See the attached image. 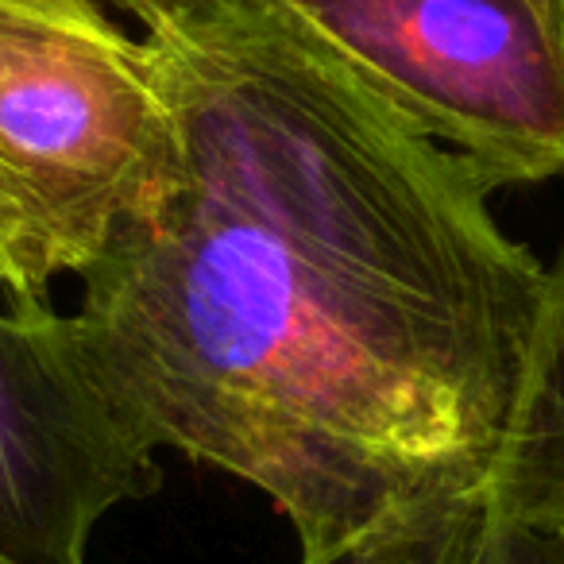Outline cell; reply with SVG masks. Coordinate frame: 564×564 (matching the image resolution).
<instances>
[{"instance_id": "2", "label": "cell", "mask_w": 564, "mask_h": 564, "mask_svg": "<svg viewBox=\"0 0 564 564\" xmlns=\"http://www.w3.org/2000/svg\"><path fill=\"white\" fill-rule=\"evenodd\" d=\"M174 166L155 51L105 0H0V291L47 310L151 213Z\"/></svg>"}, {"instance_id": "1", "label": "cell", "mask_w": 564, "mask_h": 564, "mask_svg": "<svg viewBox=\"0 0 564 564\" xmlns=\"http://www.w3.org/2000/svg\"><path fill=\"white\" fill-rule=\"evenodd\" d=\"M174 166L82 274L78 329L155 453L251 484L302 561L487 484L549 267L274 0H117Z\"/></svg>"}, {"instance_id": "5", "label": "cell", "mask_w": 564, "mask_h": 564, "mask_svg": "<svg viewBox=\"0 0 564 564\" xmlns=\"http://www.w3.org/2000/svg\"><path fill=\"white\" fill-rule=\"evenodd\" d=\"M491 487L502 507L564 545V248L549 267L538 337L491 468Z\"/></svg>"}, {"instance_id": "7", "label": "cell", "mask_w": 564, "mask_h": 564, "mask_svg": "<svg viewBox=\"0 0 564 564\" xmlns=\"http://www.w3.org/2000/svg\"><path fill=\"white\" fill-rule=\"evenodd\" d=\"M0 564H4V561H0Z\"/></svg>"}, {"instance_id": "4", "label": "cell", "mask_w": 564, "mask_h": 564, "mask_svg": "<svg viewBox=\"0 0 564 564\" xmlns=\"http://www.w3.org/2000/svg\"><path fill=\"white\" fill-rule=\"evenodd\" d=\"M155 456L97 376L78 317L0 314V561L86 564L101 518L159 491Z\"/></svg>"}, {"instance_id": "3", "label": "cell", "mask_w": 564, "mask_h": 564, "mask_svg": "<svg viewBox=\"0 0 564 564\" xmlns=\"http://www.w3.org/2000/svg\"><path fill=\"white\" fill-rule=\"evenodd\" d=\"M487 189L564 174V0H274Z\"/></svg>"}, {"instance_id": "6", "label": "cell", "mask_w": 564, "mask_h": 564, "mask_svg": "<svg viewBox=\"0 0 564 564\" xmlns=\"http://www.w3.org/2000/svg\"><path fill=\"white\" fill-rule=\"evenodd\" d=\"M299 564H564V545L502 507L487 476L471 491L394 514L364 538Z\"/></svg>"}]
</instances>
